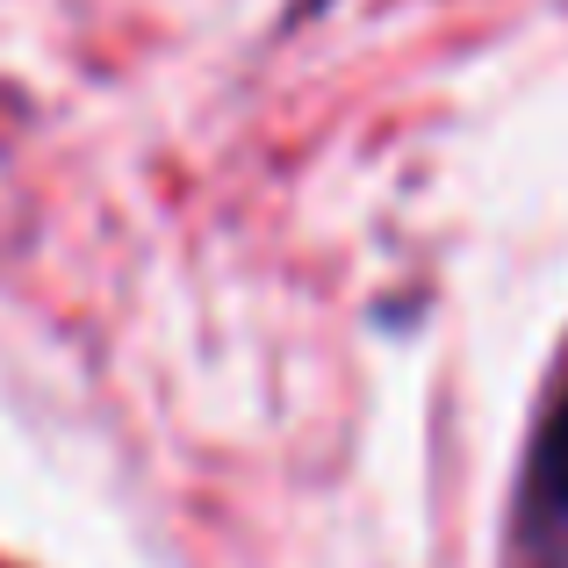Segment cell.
Masks as SVG:
<instances>
[{
	"label": "cell",
	"mask_w": 568,
	"mask_h": 568,
	"mask_svg": "<svg viewBox=\"0 0 568 568\" xmlns=\"http://www.w3.org/2000/svg\"><path fill=\"white\" fill-rule=\"evenodd\" d=\"M547 475H555V497L568 504V410L555 417V439H547Z\"/></svg>",
	"instance_id": "1"
}]
</instances>
